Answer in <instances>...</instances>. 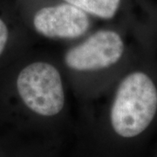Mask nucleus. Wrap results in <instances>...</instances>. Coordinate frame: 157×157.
<instances>
[{
	"instance_id": "f257e3e1",
	"label": "nucleus",
	"mask_w": 157,
	"mask_h": 157,
	"mask_svg": "<svg viewBox=\"0 0 157 157\" xmlns=\"http://www.w3.org/2000/svg\"><path fill=\"white\" fill-rule=\"evenodd\" d=\"M143 67L129 71L118 85L109 113L114 137L138 143L157 121V78Z\"/></svg>"
},
{
	"instance_id": "f03ea898",
	"label": "nucleus",
	"mask_w": 157,
	"mask_h": 157,
	"mask_svg": "<svg viewBox=\"0 0 157 157\" xmlns=\"http://www.w3.org/2000/svg\"><path fill=\"white\" fill-rule=\"evenodd\" d=\"M16 89L23 104L36 115L54 117L65 107L61 75L50 63L37 61L25 67L17 74Z\"/></svg>"
},
{
	"instance_id": "6e6552de",
	"label": "nucleus",
	"mask_w": 157,
	"mask_h": 157,
	"mask_svg": "<svg viewBox=\"0 0 157 157\" xmlns=\"http://www.w3.org/2000/svg\"><path fill=\"white\" fill-rule=\"evenodd\" d=\"M156 157H157V155H156Z\"/></svg>"
},
{
	"instance_id": "39448f33",
	"label": "nucleus",
	"mask_w": 157,
	"mask_h": 157,
	"mask_svg": "<svg viewBox=\"0 0 157 157\" xmlns=\"http://www.w3.org/2000/svg\"><path fill=\"white\" fill-rule=\"evenodd\" d=\"M94 17L111 19L121 8L122 0H64Z\"/></svg>"
},
{
	"instance_id": "7ed1b4c3",
	"label": "nucleus",
	"mask_w": 157,
	"mask_h": 157,
	"mask_svg": "<svg viewBox=\"0 0 157 157\" xmlns=\"http://www.w3.org/2000/svg\"><path fill=\"white\" fill-rule=\"evenodd\" d=\"M125 50L121 34L112 30H101L68 51L65 63L75 71H98L119 63Z\"/></svg>"
},
{
	"instance_id": "423d86ee",
	"label": "nucleus",
	"mask_w": 157,
	"mask_h": 157,
	"mask_svg": "<svg viewBox=\"0 0 157 157\" xmlns=\"http://www.w3.org/2000/svg\"><path fill=\"white\" fill-rule=\"evenodd\" d=\"M10 39V30L5 20L0 17V58L5 52Z\"/></svg>"
},
{
	"instance_id": "20e7f679",
	"label": "nucleus",
	"mask_w": 157,
	"mask_h": 157,
	"mask_svg": "<svg viewBox=\"0 0 157 157\" xmlns=\"http://www.w3.org/2000/svg\"><path fill=\"white\" fill-rule=\"evenodd\" d=\"M35 31L49 39H76L90 27L88 14L68 3L43 7L33 19Z\"/></svg>"
},
{
	"instance_id": "0eeeda50",
	"label": "nucleus",
	"mask_w": 157,
	"mask_h": 157,
	"mask_svg": "<svg viewBox=\"0 0 157 157\" xmlns=\"http://www.w3.org/2000/svg\"><path fill=\"white\" fill-rule=\"evenodd\" d=\"M0 157H12V156L9 155H6V154H2V153H0Z\"/></svg>"
}]
</instances>
